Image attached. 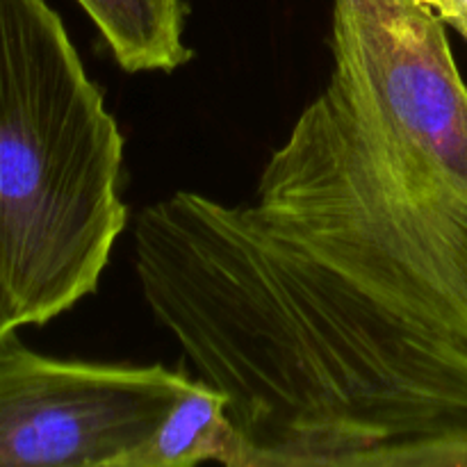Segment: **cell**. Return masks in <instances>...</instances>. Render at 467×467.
<instances>
[{
    "instance_id": "obj_6",
    "label": "cell",
    "mask_w": 467,
    "mask_h": 467,
    "mask_svg": "<svg viewBox=\"0 0 467 467\" xmlns=\"http://www.w3.org/2000/svg\"><path fill=\"white\" fill-rule=\"evenodd\" d=\"M418 3L467 41V0H418Z\"/></svg>"
},
{
    "instance_id": "obj_2",
    "label": "cell",
    "mask_w": 467,
    "mask_h": 467,
    "mask_svg": "<svg viewBox=\"0 0 467 467\" xmlns=\"http://www.w3.org/2000/svg\"><path fill=\"white\" fill-rule=\"evenodd\" d=\"M123 135L46 0H0V296L44 327L94 295L128 223Z\"/></svg>"
},
{
    "instance_id": "obj_4",
    "label": "cell",
    "mask_w": 467,
    "mask_h": 467,
    "mask_svg": "<svg viewBox=\"0 0 467 467\" xmlns=\"http://www.w3.org/2000/svg\"><path fill=\"white\" fill-rule=\"evenodd\" d=\"M226 404L223 392L194 379L158 429L119 467H192L205 461L246 467L244 438Z\"/></svg>"
},
{
    "instance_id": "obj_1",
    "label": "cell",
    "mask_w": 467,
    "mask_h": 467,
    "mask_svg": "<svg viewBox=\"0 0 467 467\" xmlns=\"http://www.w3.org/2000/svg\"><path fill=\"white\" fill-rule=\"evenodd\" d=\"M418 0H333L331 73L246 203L135 222L155 322L246 467H467V82Z\"/></svg>"
},
{
    "instance_id": "obj_5",
    "label": "cell",
    "mask_w": 467,
    "mask_h": 467,
    "mask_svg": "<svg viewBox=\"0 0 467 467\" xmlns=\"http://www.w3.org/2000/svg\"><path fill=\"white\" fill-rule=\"evenodd\" d=\"M119 67L128 73L176 71L192 59L181 0H78Z\"/></svg>"
},
{
    "instance_id": "obj_3",
    "label": "cell",
    "mask_w": 467,
    "mask_h": 467,
    "mask_svg": "<svg viewBox=\"0 0 467 467\" xmlns=\"http://www.w3.org/2000/svg\"><path fill=\"white\" fill-rule=\"evenodd\" d=\"M194 379L162 365H99L0 345V467H119Z\"/></svg>"
},
{
    "instance_id": "obj_7",
    "label": "cell",
    "mask_w": 467,
    "mask_h": 467,
    "mask_svg": "<svg viewBox=\"0 0 467 467\" xmlns=\"http://www.w3.org/2000/svg\"><path fill=\"white\" fill-rule=\"evenodd\" d=\"M14 333H16V328H14L12 322H9V315L7 310H5L3 296H0V345H3L5 340H9Z\"/></svg>"
}]
</instances>
